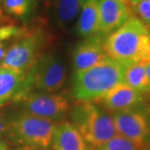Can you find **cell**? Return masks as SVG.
Segmentation results:
<instances>
[{"label":"cell","instance_id":"1","mask_svg":"<svg viewBox=\"0 0 150 150\" xmlns=\"http://www.w3.org/2000/svg\"><path fill=\"white\" fill-rule=\"evenodd\" d=\"M150 46L149 27L137 17H133L104 40L106 56L129 66L146 62Z\"/></svg>","mask_w":150,"mask_h":150},{"label":"cell","instance_id":"2","mask_svg":"<svg viewBox=\"0 0 150 150\" xmlns=\"http://www.w3.org/2000/svg\"><path fill=\"white\" fill-rule=\"evenodd\" d=\"M128 66L106 56L88 69L74 74L73 96L78 101H94L114 86L123 83Z\"/></svg>","mask_w":150,"mask_h":150},{"label":"cell","instance_id":"3","mask_svg":"<svg viewBox=\"0 0 150 150\" xmlns=\"http://www.w3.org/2000/svg\"><path fill=\"white\" fill-rule=\"evenodd\" d=\"M71 119L91 150L117 135L112 115L95 101H79L71 111Z\"/></svg>","mask_w":150,"mask_h":150},{"label":"cell","instance_id":"4","mask_svg":"<svg viewBox=\"0 0 150 150\" xmlns=\"http://www.w3.org/2000/svg\"><path fill=\"white\" fill-rule=\"evenodd\" d=\"M56 123L23 112L6 123L4 133L12 144L47 150L50 148Z\"/></svg>","mask_w":150,"mask_h":150},{"label":"cell","instance_id":"5","mask_svg":"<svg viewBox=\"0 0 150 150\" xmlns=\"http://www.w3.org/2000/svg\"><path fill=\"white\" fill-rule=\"evenodd\" d=\"M50 40L48 33L41 26L34 25L30 28H25V31L8 45L0 67L27 74L44 53L43 50Z\"/></svg>","mask_w":150,"mask_h":150},{"label":"cell","instance_id":"6","mask_svg":"<svg viewBox=\"0 0 150 150\" xmlns=\"http://www.w3.org/2000/svg\"><path fill=\"white\" fill-rule=\"evenodd\" d=\"M67 80L64 59L53 52H44L26 75L28 93L32 89L43 93L59 91Z\"/></svg>","mask_w":150,"mask_h":150},{"label":"cell","instance_id":"7","mask_svg":"<svg viewBox=\"0 0 150 150\" xmlns=\"http://www.w3.org/2000/svg\"><path fill=\"white\" fill-rule=\"evenodd\" d=\"M15 102L19 103L23 112L52 121L65 118L70 108L66 97L52 93L30 91Z\"/></svg>","mask_w":150,"mask_h":150},{"label":"cell","instance_id":"8","mask_svg":"<svg viewBox=\"0 0 150 150\" xmlns=\"http://www.w3.org/2000/svg\"><path fill=\"white\" fill-rule=\"evenodd\" d=\"M112 117L117 134L142 148L150 135V124L144 113L129 108L113 112Z\"/></svg>","mask_w":150,"mask_h":150},{"label":"cell","instance_id":"9","mask_svg":"<svg viewBox=\"0 0 150 150\" xmlns=\"http://www.w3.org/2000/svg\"><path fill=\"white\" fill-rule=\"evenodd\" d=\"M98 33L106 37L134 16L129 4L118 0H98Z\"/></svg>","mask_w":150,"mask_h":150},{"label":"cell","instance_id":"10","mask_svg":"<svg viewBox=\"0 0 150 150\" xmlns=\"http://www.w3.org/2000/svg\"><path fill=\"white\" fill-rule=\"evenodd\" d=\"M104 37L97 33L79 43L73 52L74 74L79 73L97 64L106 57L103 44Z\"/></svg>","mask_w":150,"mask_h":150},{"label":"cell","instance_id":"11","mask_svg":"<svg viewBox=\"0 0 150 150\" xmlns=\"http://www.w3.org/2000/svg\"><path fill=\"white\" fill-rule=\"evenodd\" d=\"M97 101L108 111L112 112L129 109L143 101L142 93L124 83H120L99 98Z\"/></svg>","mask_w":150,"mask_h":150},{"label":"cell","instance_id":"12","mask_svg":"<svg viewBox=\"0 0 150 150\" xmlns=\"http://www.w3.org/2000/svg\"><path fill=\"white\" fill-rule=\"evenodd\" d=\"M26 73L0 67V105L8 100L16 101L28 93Z\"/></svg>","mask_w":150,"mask_h":150},{"label":"cell","instance_id":"13","mask_svg":"<svg viewBox=\"0 0 150 150\" xmlns=\"http://www.w3.org/2000/svg\"><path fill=\"white\" fill-rule=\"evenodd\" d=\"M50 147L52 150H91L80 133L70 122L56 123Z\"/></svg>","mask_w":150,"mask_h":150},{"label":"cell","instance_id":"14","mask_svg":"<svg viewBox=\"0 0 150 150\" xmlns=\"http://www.w3.org/2000/svg\"><path fill=\"white\" fill-rule=\"evenodd\" d=\"M98 0H83L76 32L82 38L92 37L98 33Z\"/></svg>","mask_w":150,"mask_h":150},{"label":"cell","instance_id":"15","mask_svg":"<svg viewBox=\"0 0 150 150\" xmlns=\"http://www.w3.org/2000/svg\"><path fill=\"white\" fill-rule=\"evenodd\" d=\"M83 0H54L53 15L57 25L64 28L74 21L80 11Z\"/></svg>","mask_w":150,"mask_h":150},{"label":"cell","instance_id":"16","mask_svg":"<svg viewBox=\"0 0 150 150\" xmlns=\"http://www.w3.org/2000/svg\"><path fill=\"white\" fill-rule=\"evenodd\" d=\"M146 64V62H140L129 65L123 77L124 83L141 93L148 91Z\"/></svg>","mask_w":150,"mask_h":150},{"label":"cell","instance_id":"17","mask_svg":"<svg viewBox=\"0 0 150 150\" xmlns=\"http://www.w3.org/2000/svg\"><path fill=\"white\" fill-rule=\"evenodd\" d=\"M3 5L7 13L26 22L34 13L37 0H3Z\"/></svg>","mask_w":150,"mask_h":150},{"label":"cell","instance_id":"18","mask_svg":"<svg viewBox=\"0 0 150 150\" xmlns=\"http://www.w3.org/2000/svg\"><path fill=\"white\" fill-rule=\"evenodd\" d=\"M141 147L134 142L117 134L93 150H141Z\"/></svg>","mask_w":150,"mask_h":150},{"label":"cell","instance_id":"19","mask_svg":"<svg viewBox=\"0 0 150 150\" xmlns=\"http://www.w3.org/2000/svg\"><path fill=\"white\" fill-rule=\"evenodd\" d=\"M26 28L18 27L0 14V41L7 40L21 35Z\"/></svg>","mask_w":150,"mask_h":150},{"label":"cell","instance_id":"20","mask_svg":"<svg viewBox=\"0 0 150 150\" xmlns=\"http://www.w3.org/2000/svg\"><path fill=\"white\" fill-rule=\"evenodd\" d=\"M130 7L138 18L148 27L150 26V3L147 0H132Z\"/></svg>","mask_w":150,"mask_h":150},{"label":"cell","instance_id":"21","mask_svg":"<svg viewBox=\"0 0 150 150\" xmlns=\"http://www.w3.org/2000/svg\"><path fill=\"white\" fill-rule=\"evenodd\" d=\"M8 48V44L6 43H0V64L6 54V51Z\"/></svg>","mask_w":150,"mask_h":150},{"label":"cell","instance_id":"22","mask_svg":"<svg viewBox=\"0 0 150 150\" xmlns=\"http://www.w3.org/2000/svg\"><path fill=\"white\" fill-rule=\"evenodd\" d=\"M146 74H147V80H148V91L150 93V64H146Z\"/></svg>","mask_w":150,"mask_h":150},{"label":"cell","instance_id":"23","mask_svg":"<svg viewBox=\"0 0 150 150\" xmlns=\"http://www.w3.org/2000/svg\"><path fill=\"white\" fill-rule=\"evenodd\" d=\"M5 126L6 123H4V120L2 114L0 113V138L2 136V134H4V131H5Z\"/></svg>","mask_w":150,"mask_h":150},{"label":"cell","instance_id":"24","mask_svg":"<svg viewBox=\"0 0 150 150\" xmlns=\"http://www.w3.org/2000/svg\"><path fill=\"white\" fill-rule=\"evenodd\" d=\"M13 150H44L41 149H37V148H31V147H18Z\"/></svg>","mask_w":150,"mask_h":150},{"label":"cell","instance_id":"25","mask_svg":"<svg viewBox=\"0 0 150 150\" xmlns=\"http://www.w3.org/2000/svg\"><path fill=\"white\" fill-rule=\"evenodd\" d=\"M0 150H8V146L5 142L0 141Z\"/></svg>","mask_w":150,"mask_h":150},{"label":"cell","instance_id":"26","mask_svg":"<svg viewBox=\"0 0 150 150\" xmlns=\"http://www.w3.org/2000/svg\"><path fill=\"white\" fill-rule=\"evenodd\" d=\"M118 1L123 2V3H124V4H129V5H130V3L132 2V0H118Z\"/></svg>","mask_w":150,"mask_h":150},{"label":"cell","instance_id":"27","mask_svg":"<svg viewBox=\"0 0 150 150\" xmlns=\"http://www.w3.org/2000/svg\"><path fill=\"white\" fill-rule=\"evenodd\" d=\"M147 63H149L150 64V46H149V55H148V60H147Z\"/></svg>","mask_w":150,"mask_h":150},{"label":"cell","instance_id":"28","mask_svg":"<svg viewBox=\"0 0 150 150\" xmlns=\"http://www.w3.org/2000/svg\"><path fill=\"white\" fill-rule=\"evenodd\" d=\"M147 1H149V3H150V0H147Z\"/></svg>","mask_w":150,"mask_h":150}]
</instances>
